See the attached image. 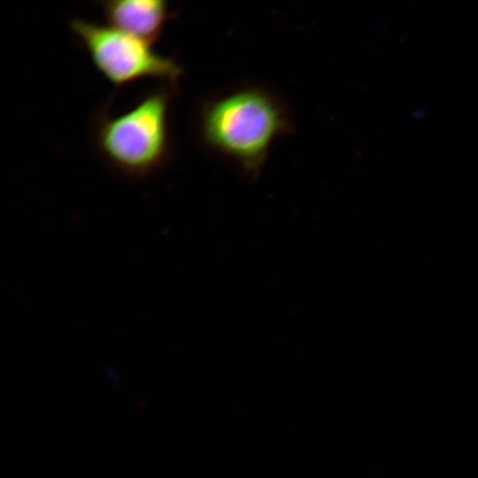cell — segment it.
Listing matches in <instances>:
<instances>
[{"label":"cell","instance_id":"obj_1","mask_svg":"<svg viewBox=\"0 0 478 478\" xmlns=\"http://www.w3.org/2000/svg\"><path fill=\"white\" fill-rule=\"evenodd\" d=\"M176 92V83L156 81L120 112L112 109V96L97 106L88 133L97 162L127 181H145L162 174L174 157Z\"/></svg>","mask_w":478,"mask_h":478},{"label":"cell","instance_id":"obj_2","mask_svg":"<svg viewBox=\"0 0 478 478\" xmlns=\"http://www.w3.org/2000/svg\"><path fill=\"white\" fill-rule=\"evenodd\" d=\"M196 126L204 145L255 173L273 141L287 127V119L274 97L252 89L203 104Z\"/></svg>","mask_w":478,"mask_h":478},{"label":"cell","instance_id":"obj_3","mask_svg":"<svg viewBox=\"0 0 478 478\" xmlns=\"http://www.w3.org/2000/svg\"><path fill=\"white\" fill-rule=\"evenodd\" d=\"M69 27L95 68L117 89L145 79L176 83L182 73L174 58L108 24L74 17Z\"/></svg>","mask_w":478,"mask_h":478},{"label":"cell","instance_id":"obj_4","mask_svg":"<svg viewBox=\"0 0 478 478\" xmlns=\"http://www.w3.org/2000/svg\"><path fill=\"white\" fill-rule=\"evenodd\" d=\"M108 25L154 44L174 12L165 0L98 1Z\"/></svg>","mask_w":478,"mask_h":478}]
</instances>
